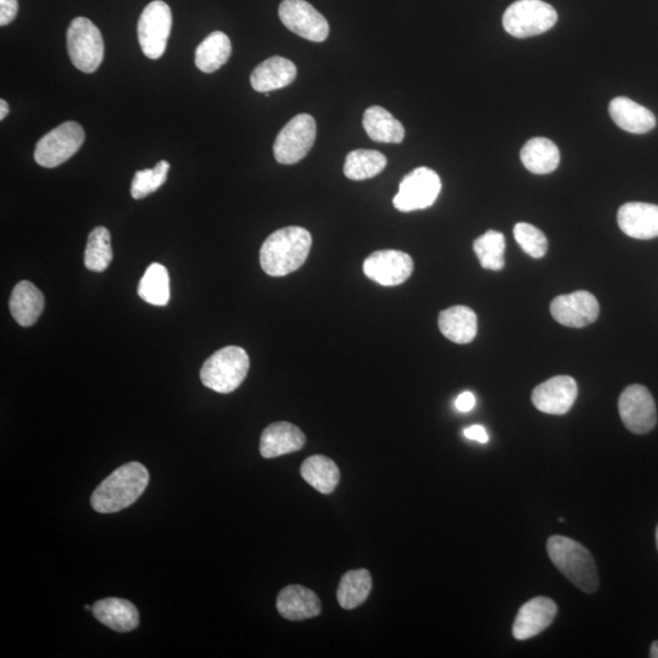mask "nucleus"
Masks as SVG:
<instances>
[{
  "mask_svg": "<svg viewBox=\"0 0 658 658\" xmlns=\"http://www.w3.org/2000/svg\"><path fill=\"white\" fill-rule=\"evenodd\" d=\"M311 245V234L303 227H284L273 232L260 250L262 270L271 277H284L299 270L308 259Z\"/></svg>",
  "mask_w": 658,
  "mask_h": 658,
  "instance_id": "nucleus-1",
  "label": "nucleus"
},
{
  "mask_svg": "<svg viewBox=\"0 0 658 658\" xmlns=\"http://www.w3.org/2000/svg\"><path fill=\"white\" fill-rule=\"evenodd\" d=\"M149 484V472L139 462L117 468L94 490L91 504L100 513H115L127 509L141 498Z\"/></svg>",
  "mask_w": 658,
  "mask_h": 658,
  "instance_id": "nucleus-2",
  "label": "nucleus"
},
{
  "mask_svg": "<svg viewBox=\"0 0 658 658\" xmlns=\"http://www.w3.org/2000/svg\"><path fill=\"white\" fill-rule=\"evenodd\" d=\"M550 560L574 587L587 594L599 589L600 578L593 555L576 540L554 535L546 544Z\"/></svg>",
  "mask_w": 658,
  "mask_h": 658,
  "instance_id": "nucleus-3",
  "label": "nucleus"
},
{
  "mask_svg": "<svg viewBox=\"0 0 658 658\" xmlns=\"http://www.w3.org/2000/svg\"><path fill=\"white\" fill-rule=\"evenodd\" d=\"M250 368L247 351L241 347L217 350L204 362L200 379L206 388L220 394H230L242 386Z\"/></svg>",
  "mask_w": 658,
  "mask_h": 658,
  "instance_id": "nucleus-4",
  "label": "nucleus"
},
{
  "mask_svg": "<svg viewBox=\"0 0 658 658\" xmlns=\"http://www.w3.org/2000/svg\"><path fill=\"white\" fill-rule=\"evenodd\" d=\"M556 22V10L543 0H518L506 9L503 18L505 31L521 39L542 35Z\"/></svg>",
  "mask_w": 658,
  "mask_h": 658,
  "instance_id": "nucleus-5",
  "label": "nucleus"
},
{
  "mask_svg": "<svg viewBox=\"0 0 658 658\" xmlns=\"http://www.w3.org/2000/svg\"><path fill=\"white\" fill-rule=\"evenodd\" d=\"M72 64L86 74H93L104 60V41L98 27L87 18L72 20L66 33Z\"/></svg>",
  "mask_w": 658,
  "mask_h": 658,
  "instance_id": "nucleus-6",
  "label": "nucleus"
},
{
  "mask_svg": "<svg viewBox=\"0 0 658 658\" xmlns=\"http://www.w3.org/2000/svg\"><path fill=\"white\" fill-rule=\"evenodd\" d=\"M83 127L75 121L64 122L39 139L35 149L38 165L54 169L66 163L85 143Z\"/></svg>",
  "mask_w": 658,
  "mask_h": 658,
  "instance_id": "nucleus-7",
  "label": "nucleus"
},
{
  "mask_svg": "<svg viewBox=\"0 0 658 658\" xmlns=\"http://www.w3.org/2000/svg\"><path fill=\"white\" fill-rule=\"evenodd\" d=\"M442 191V181L436 171L428 167H418L400 182L399 193L393 204L401 213L429 208Z\"/></svg>",
  "mask_w": 658,
  "mask_h": 658,
  "instance_id": "nucleus-8",
  "label": "nucleus"
},
{
  "mask_svg": "<svg viewBox=\"0 0 658 658\" xmlns=\"http://www.w3.org/2000/svg\"><path fill=\"white\" fill-rule=\"evenodd\" d=\"M316 121L309 114H300L288 122L278 133L273 153L278 163L293 165L303 160L314 146Z\"/></svg>",
  "mask_w": 658,
  "mask_h": 658,
  "instance_id": "nucleus-9",
  "label": "nucleus"
},
{
  "mask_svg": "<svg viewBox=\"0 0 658 658\" xmlns=\"http://www.w3.org/2000/svg\"><path fill=\"white\" fill-rule=\"evenodd\" d=\"M172 29V13L163 0H154L143 10L138 21V39L149 59L163 57Z\"/></svg>",
  "mask_w": 658,
  "mask_h": 658,
  "instance_id": "nucleus-10",
  "label": "nucleus"
},
{
  "mask_svg": "<svg viewBox=\"0 0 658 658\" xmlns=\"http://www.w3.org/2000/svg\"><path fill=\"white\" fill-rule=\"evenodd\" d=\"M621 420L628 431L646 434L656 427L657 411L654 398L648 388L633 384L623 390L618 401Z\"/></svg>",
  "mask_w": 658,
  "mask_h": 658,
  "instance_id": "nucleus-11",
  "label": "nucleus"
},
{
  "mask_svg": "<svg viewBox=\"0 0 658 658\" xmlns=\"http://www.w3.org/2000/svg\"><path fill=\"white\" fill-rule=\"evenodd\" d=\"M278 14L288 30L308 41L321 43L329 35L325 16L305 0H283Z\"/></svg>",
  "mask_w": 658,
  "mask_h": 658,
  "instance_id": "nucleus-12",
  "label": "nucleus"
},
{
  "mask_svg": "<svg viewBox=\"0 0 658 658\" xmlns=\"http://www.w3.org/2000/svg\"><path fill=\"white\" fill-rule=\"evenodd\" d=\"M414 272V260L400 250H378L364 262V273L370 280L384 287L403 284Z\"/></svg>",
  "mask_w": 658,
  "mask_h": 658,
  "instance_id": "nucleus-13",
  "label": "nucleus"
},
{
  "mask_svg": "<svg viewBox=\"0 0 658 658\" xmlns=\"http://www.w3.org/2000/svg\"><path fill=\"white\" fill-rule=\"evenodd\" d=\"M550 311L560 325L583 328L598 320L600 305L593 294L578 291L552 300Z\"/></svg>",
  "mask_w": 658,
  "mask_h": 658,
  "instance_id": "nucleus-14",
  "label": "nucleus"
},
{
  "mask_svg": "<svg viewBox=\"0 0 658 658\" xmlns=\"http://www.w3.org/2000/svg\"><path fill=\"white\" fill-rule=\"evenodd\" d=\"M578 386L570 376H556L535 387L532 403L535 409L549 415H566L576 403Z\"/></svg>",
  "mask_w": 658,
  "mask_h": 658,
  "instance_id": "nucleus-15",
  "label": "nucleus"
},
{
  "mask_svg": "<svg viewBox=\"0 0 658 658\" xmlns=\"http://www.w3.org/2000/svg\"><path fill=\"white\" fill-rule=\"evenodd\" d=\"M556 615L557 605L554 600L545 596L529 600L518 611L512 628L513 637L520 641L537 637L551 626Z\"/></svg>",
  "mask_w": 658,
  "mask_h": 658,
  "instance_id": "nucleus-16",
  "label": "nucleus"
},
{
  "mask_svg": "<svg viewBox=\"0 0 658 658\" xmlns=\"http://www.w3.org/2000/svg\"><path fill=\"white\" fill-rule=\"evenodd\" d=\"M618 226L628 237L649 241L658 237V205L649 203H627L617 215Z\"/></svg>",
  "mask_w": 658,
  "mask_h": 658,
  "instance_id": "nucleus-17",
  "label": "nucleus"
},
{
  "mask_svg": "<svg viewBox=\"0 0 658 658\" xmlns=\"http://www.w3.org/2000/svg\"><path fill=\"white\" fill-rule=\"evenodd\" d=\"M306 437L301 429L289 422L272 423L262 432L260 454L265 459H275L297 453L304 448Z\"/></svg>",
  "mask_w": 658,
  "mask_h": 658,
  "instance_id": "nucleus-18",
  "label": "nucleus"
},
{
  "mask_svg": "<svg viewBox=\"0 0 658 658\" xmlns=\"http://www.w3.org/2000/svg\"><path fill=\"white\" fill-rule=\"evenodd\" d=\"M277 611L288 621H304L321 613V601L303 585H288L277 596Z\"/></svg>",
  "mask_w": 658,
  "mask_h": 658,
  "instance_id": "nucleus-19",
  "label": "nucleus"
},
{
  "mask_svg": "<svg viewBox=\"0 0 658 658\" xmlns=\"http://www.w3.org/2000/svg\"><path fill=\"white\" fill-rule=\"evenodd\" d=\"M609 113L618 127L634 135H645L654 130L657 124L652 111L626 97L613 99Z\"/></svg>",
  "mask_w": 658,
  "mask_h": 658,
  "instance_id": "nucleus-20",
  "label": "nucleus"
},
{
  "mask_svg": "<svg viewBox=\"0 0 658 658\" xmlns=\"http://www.w3.org/2000/svg\"><path fill=\"white\" fill-rule=\"evenodd\" d=\"M297 74V66L291 60L272 57L256 66L250 76V83L256 92L270 93L291 85Z\"/></svg>",
  "mask_w": 658,
  "mask_h": 658,
  "instance_id": "nucleus-21",
  "label": "nucleus"
},
{
  "mask_svg": "<svg viewBox=\"0 0 658 658\" xmlns=\"http://www.w3.org/2000/svg\"><path fill=\"white\" fill-rule=\"evenodd\" d=\"M93 616L117 633L132 632L139 626V612L132 602L119 598L99 600L93 605Z\"/></svg>",
  "mask_w": 658,
  "mask_h": 658,
  "instance_id": "nucleus-22",
  "label": "nucleus"
},
{
  "mask_svg": "<svg viewBox=\"0 0 658 658\" xmlns=\"http://www.w3.org/2000/svg\"><path fill=\"white\" fill-rule=\"evenodd\" d=\"M438 325L443 336L456 344L473 342L478 332L476 312L462 305L440 312Z\"/></svg>",
  "mask_w": 658,
  "mask_h": 658,
  "instance_id": "nucleus-23",
  "label": "nucleus"
},
{
  "mask_svg": "<svg viewBox=\"0 0 658 658\" xmlns=\"http://www.w3.org/2000/svg\"><path fill=\"white\" fill-rule=\"evenodd\" d=\"M44 305L43 293L29 281L16 284L9 301L11 316L22 327L35 325L42 315Z\"/></svg>",
  "mask_w": 658,
  "mask_h": 658,
  "instance_id": "nucleus-24",
  "label": "nucleus"
},
{
  "mask_svg": "<svg viewBox=\"0 0 658 658\" xmlns=\"http://www.w3.org/2000/svg\"><path fill=\"white\" fill-rule=\"evenodd\" d=\"M560 150L548 138H532L521 150V161L535 175H548L560 165Z\"/></svg>",
  "mask_w": 658,
  "mask_h": 658,
  "instance_id": "nucleus-25",
  "label": "nucleus"
},
{
  "mask_svg": "<svg viewBox=\"0 0 658 658\" xmlns=\"http://www.w3.org/2000/svg\"><path fill=\"white\" fill-rule=\"evenodd\" d=\"M362 124H364L365 131L372 141L395 144L404 141V126L382 107L368 108L365 111Z\"/></svg>",
  "mask_w": 658,
  "mask_h": 658,
  "instance_id": "nucleus-26",
  "label": "nucleus"
},
{
  "mask_svg": "<svg viewBox=\"0 0 658 658\" xmlns=\"http://www.w3.org/2000/svg\"><path fill=\"white\" fill-rule=\"evenodd\" d=\"M301 477L321 494H332L340 481L336 462L327 456L314 455L304 461L300 468Z\"/></svg>",
  "mask_w": 658,
  "mask_h": 658,
  "instance_id": "nucleus-27",
  "label": "nucleus"
},
{
  "mask_svg": "<svg viewBox=\"0 0 658 658\" xmlns=\"http://www.w3.org/2000/svg\"><path fill=\"white\" fill-rule=\"evenodd\" d=\"M231 54V39L225 33L216 31L199 44L195 52V65L205 74H213L227 63Z\"/></svg>",
  "mask_w": 658,
  "mask_h": 658,
  "instance_id": "nucleus-28",
  "label": "nucleus"
},
{
  "mask_svg": "<svg viewBox=\"0 0 658 658\" xmlns=\"http://www.w3.org/2000/svg\"><path fill=\"white\" fill-rule=\"evenodd\" d=\"M372 590L371 573L367 570H354L345 573L340 579L337 600L344 610H354L367 600Z\"/></svg>",
  "mask_w": 658,
  "mask_h": 658,
  "instance_id": "nucleus-29",
  "label": "nucleus"
},
{
  "mask_svg": "<svg viewBox=\"0 0 658 658\" xmlns=\"http://www.w3.org/2000/svg\"><path fill=\"white\" fill-rule=\"evenodd\" d=\"M387 158L377 150H353L345 159L344 175L353 181L370 180L386 169Z\"/></svg>",
  "mask_w": 658,
  "mask_h": 658,
  "instance_id": "nucleus-30",
  "label": "nucleus"
},
{
  "mask_svg": "<svg viewBox=\"0 0 658 658\" xmlns=\"http://www.w3.org/2000/svg\"><path fill=\"white\" fill-rule=\"evenodd\" d=\"M138 295L148 304L166 306L170 301V277L164 265L148 267L138 286Z\"/></svg>",
  "mask_w": 658,
  "mask_h": 658,
  "instance_id": "nucleus-31",
  "label": "nucleus"
},
{
  "mask_svg": "<svg viewBox=\"0 0 658 658\" xmlns=\"http://www.w3.org/2000/svg\"><path fill=\"white\" fill-rule=\"evenodd\" d=\"M506 241L503 233L488 231L473 243V250L485 270L500 271L505 267Z\"/></svg>",
  "mask_w": 658,
  "mask_h": 658,
  "instance_id": "nucleus-32",
  "label": "nucleus"
},
{
  "mask_svg": "<svg viewBox=\"0 0 658 658\" xmlns=\"http://www.w3.org/2000/svg\"><path fill=\"white\" fill-rule=\"evenodd\" d=\"M114 254L111 248V237L108 228L96 227L89 233L85 265L88 270L103 272L108 269Z\"/></svg>",
  "mask_w": 658,
  "mask_h": 658,
  "instance_id": "nucleus-33",
  "label": "nucleus"
},
{
  "mask_svg": "<svg viewBox=\"0 0 658 658\" xmlns=\"http://www.w3.org/2000/svg\"><path fill=\"white\" fill-rule=\"evenodd\" d=\"M170 167L166 160H161L154 169L137 171L131 186L132 198L136 200L144 199L158 191L166 182Z\"/></svg>",
  "mask_w": 658,
  "mask_h": 658,
  "instance_id": "nucleus-34",
  "label": "nucleus"
},
{
  "mask_svg": "<svg viewBox=\"0 0 658 658\" xmlns=\"http://www.w3.org/2000/svg\"><path fill=\"white\" fill-rule=\"evenodd\" d=\"M513 236L523 252L533 259H542L548 252V239L539 228L531 223H517L513 228Z\"/></svg>",
  "mask_w": 658,
  "mask_h": 658,
  "instance_id": "nucleus-35",
  "label": "nucleus"
},
{
  "mask_svg": "<svg viewBox=\"0 0 658 658\" xmlns=\"http://www.w3.org/2000/svg\"><path fill=\"white\" fill-rule=\"evenodd\" d=\"M18 11V0H0V25L7 26L13 22Z\"/></svg>",
  "mask_w": 658,
  "mask_h": 658,
  "instance_id": "nucleus-36",
  "label": "nucleus"
},
{
  "mask_svg": "<svg viewBox=\"0 0 658 658\" xmlns=\"http://www.w3.org/2000/svg\"><path fill=\"white\" fill-rule=\"evenodd\" d=\"M456 409L461 412H470L476 406L475 394L465 392L459 395L456 399Z\"/></svg>",
  "mask_w": 658,
  "mask_h": 658,
  "instance_id": "nucleus-37",
  "label": "nucleus"
},
{
  "mask_svg": "<svg viewBox=\"0 0 658 658\" xmlns=\"http://www.w3.org/2000/svg\"><path fill=\"white\" fill-rule=\"evenodd\" d=\"M465 437L470 440L485 444L489 442V436L485 428L482 426H472L466 428L464 431Z\"/></svg>",
  "mask_w": 658,
  "mask_h": 658,
  "instance_id": "nucleus-38",
  "label": "nucleus"
},
{
  "mask_svg": "<svg viewBox=\"0 0 658 658\" xmlns=\"http://www.w3.org/2000/svg\"><path fill=\"white\" fill-rule=\"evenodd\" d=\"M9 114V105L5 100H0V120H4Z\"/></svg>",
  "mask_w": 658,
  "mask_h": 658,
  "instance_id": "nucleus-39",
  "label": "nucleus"
},
{
  "mask_svg": "<svg viewBox=\"0 0 658 658\" xmlns=\"http://www.w3.org/2000/svg\"><path fill=\"white\" fill-rule=\"evenodd\" d=\"M650 657L658 658V641H655V643H652L651 649H650Z\"/></svg>",
  "mask_w": 658,
  "mask_h": 658,
  "instance_id": "nucleus-40",
  "label": "nucleus"
},
{
  "mask_svg": "<svg viewBox=\"0 0 658 658\" xmlns=\"http://www.w3.org/2000/svg\"><path fill=\"white\" fill-rule=\"evenodd\" d=\"M85 609H86L87 611H93V606H91V605H86V606H85Z\"/></svg>",
  "mask_w": 658,
  "mask_h": 658,
  "instance_id": "nucleus-41",
  "label": "nucleus"
},
{
  "mask_svg": "<svg viewBox=\"0 0 658 658\" xmlns=\"http://www.w3.org/2000/svg\"><path fill=\"white\" fill-rule=\"evenodd\" d=\"M656 544H657V549H658V526H657V529H656Z\"/></svg>",
  "mask_w": 658,
  "mask_h": 658,
  "instance_id": "nucleus-42",
  "label": "nucleus"
}]
</instances>
